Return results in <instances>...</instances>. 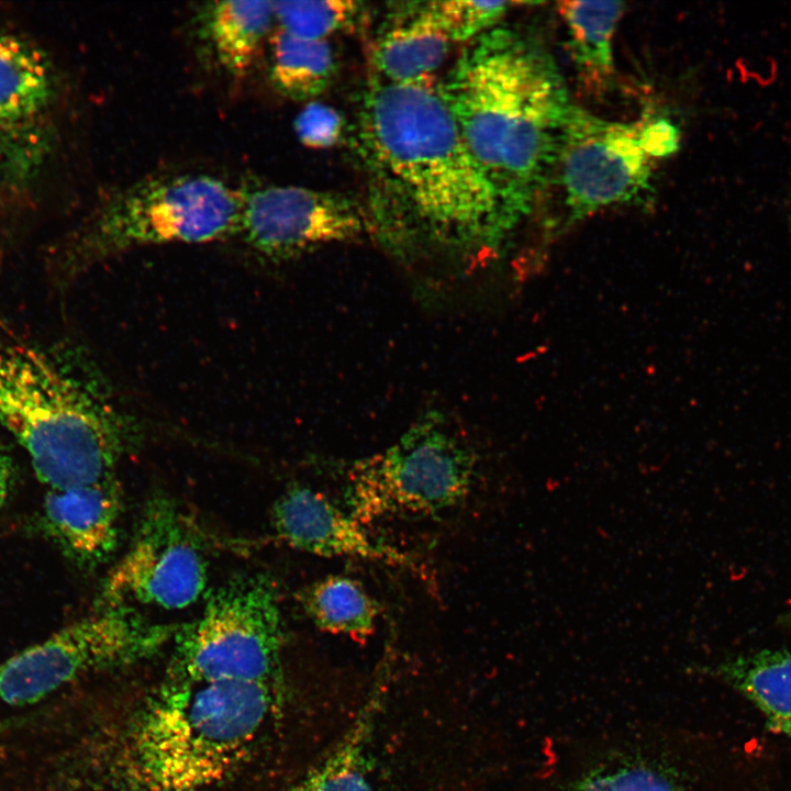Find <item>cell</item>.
<instances>
[{"label":"cell","instance_id":"cell-15","mask_svg":"<svg viewBox=\"0 0 791 791\" xmlns=\"http://www.w3.org/2000/svg\"><path fill=\"white\" fill-rule=\"evenodd\" d=\"M430 2L401 8L377 38L372 60L383 81L396 85H431L452 45Z\"/></svg>","mask_w":791,"mask_h":791},{"label":"cell","instance_id":"cell-5","mask_svg":"<svg viewBox=\"0 0 791 791\" xmlns=\"http://www.w3.org/2000/svg\"><path fill=\"white\" fill-rule=\"evenodd\" d=\"M238 188L204 174L148 177L111 193L71 237L59 268L65 278L125 250L199 244L236 235Z\"/></svg>","mask_w":791,"mask_h":791},{"label":"cell","instance_id":"cell-17","mask_svg":"<svg viewBox=\"0 0 791 791\" xmlns=\"http://www.w3.org/2000/svg\"><path fill=\"white\" fill-rule=\"evenodd\" d=\"M350 727L327 757L288 791H377L370 747L386 694L385 665Z\"/></svg>","mask_w":791,"mask_h":791},{"label":"cell","instance_id":"cell-14","mask_svg":"<svg viewBox=\"0 0 791 791\" xmlns=\"http://www.w3.org/2000/svg\"><path fill=\"white\" fill-rule=\"evenodd\" d=\"M122 493L115 478L63 490L49 489L42 527L73 561L96 566L108 560L120 539Z\"/></svg>","mask_w":791,"mask_h":791},{"label":"cell","instance_id":"cell-24","mask_svg":"<svg viewBox=\"0 0 791 791\" xmlns=\"http://www.w3.org/2000/svg\"><path fill=\"white\" fill-rule=\"evenodd\" d=\"M573 791H679L675 778L657 765L633 762L589 773Z\"/></svg>","mask_w":791,"mask_h":791},{"label":"cell","instance_id":"cell-26","mask_svg":"<svg viewBox=\"0 0 791 791\" xmlns=\"http://www.w3.org/2000/svg\"><path fill=\"white\" fill-rule=\"evenodd\" d=\"M643 140L647 153L653 158L666 157L679 147V131L666 119L645 121Z\"/></svg>","mask_w":791,"mask_h":791},{"label":"cell","instance_id":"cell-6","mask_svg":"<svg viewBox=\"0 0 791 791\" xmlns=\"http://www.w3.org/2000/svg\"><path fill=\"white\" fill-rule=\"evenodd\" d=\"M478 456L439 412H430L387 449L348 471L346 502L359 523L388 515L438 516L469 495Z\"/></svg>","mask_w":791,"mask_h":791},{"label":"cell","instance_id":"cell-2","mask_svg":"<svg viewBox=\"0 0 791 791\" xmlns=\"http://www.w3.org/2000/svg\"><path fill=\"white\" fill-rule=\"evenodd\" d=\"M438 91L511 232L554 172L572 105L555 59L536 38L495 26L474 40Z\"/></svg>","mask_w":791,"mask_h":791},{"label":"cell","instance_id":"cell-11","mask_svg":"<svg viewBox=\"0 0 791 791\" xmlns=\"http://www.w3.org/2000/svg\"><path fill=\"white\" fill-rule=\"evenodd\" d=\"M236 235L257 255L286 260L374 234L369 211L339 193L250 181L238 187Z\"/></svg>","mask_w":791,"mask_h":791},{"label":"cell","instance_id":"cell-21","mask_svg":"<svg viewBox=\"0 0 791 791\" xmlns=\"http://www.w3.org/2000/svg\"><path fill=\"white\" fill-rule=\"evenodd\" d=\"M269 40L268 77L282 96L308 101L322 94L336 73L327 40H308L278 29Z\"/></svg>","mask_w":791,"mask_h":791},{"label":"cell","instance_id":"cell-25","mask_svg":"<svg viewBox=\"0 0 791 791\" xmlns=\"http://www.w3.org/2000/svg\"><path fill=\"white\" fill-rule=\"evenodd\" d=\"M343 116L332 107L311 101L297 115L294 131L299 141L309 148L325 149L343 136Z\"/></svg>","mask_w":791,"mask_h":791},{"label":"cell","instance_id":"cell-3","mask_svg":"<svg viewBox=\"0 0 791 791\" xmlns=\"http://www.w3.org/2000/svg\"><path fill=\"white\" fill-rule=\"evenodd\" d=\"M0 425L53 490L115 478L140 437L137 421L99 371H66L19 345H0Z\"/></svg>","mask_w":791,"mask_h":791},{"label":"cell","instance_id":"cell-19","mask_svg":"<svg viewBox=\"0 0 791 791\" xmlns=\"http://www.w3.org/2000/svg\"><path fill=\"white\" fill-rule=\"evenodd\" d=\"M571 60L591 87L603 88L614 73L612 38L624 12L622 1H560Z\"/></svg>","mask_w":791,"mask_h":791},{"label":"cell","instance_id":"cell-12","mask_svg":"<svg viewBox=\"0 0 791 791\" xmlns=\"http://www.w3.org/2000/svg\"><path fill=\"white\" fill-rule=\"evenodd\" d=\"M56 80L34 44L0 31V188L26 189L52 148Z\"/></svg>","mask_w":791,"mask_h":791},{"label":"cell","instance_id":"cell-22","mask_svg":"<svg viewBox=\"0 0 791 791\" xmlns=\"http://www.w3.org/2000/svg\"><path fill=\"white\" fill-rule=\"evenodd\" d=\"M278 29L308 40H327L355 25L360 4L348 0L274 1Z\"/></svg>","mask_w":791,"mask_h":791},{"label":"cell","instance_id":"cell-1","mask_svg":"<svg viewBox=\"0 0 791 791\" xmlns=\"http://www.w3.org/2000/svg\"><path fill=\"white\" fill-rule=\"evenodd\" d=\"M354 134L378 201L374 234L399 247L414 241L467 255L497 248L510 233L432 85L372 83Z\"/></svg>","mask_w":791,"mask_h":791},{"label":"cell","instance_id":"cell-4","mask_svg":"<svg viewBox=\"0 0 791 791\" xmlns=\"http://www.w3.org/2000/svg\"><path fill=\"white\" fill-rule=\"evenodd\" d=\"M276 687L169 677L127 729L119 756L137 791H205L231 772L274 706Z\"/></svg>","mask_w":791,"mask_h":791},{"label":"cell","instance_id":"cell-20","mask_svg":"<svg viewBox=\"0 0 791 791\" xmlns=\"http://www.w3.org/2000/svg\"><path fill=\"white\" fill-rule=\"evenodd\" d=\"M310 621L321 631L366 640L375 631L379 608L363 584L350 577L319 579L297 595Z\"/></svg>","mask_w":791,"mask_h":791},{"label":"cell","instance_id":"cell-27","mask_svg":"<svg viewBox=\"0 0 791 791\" xmlns=\"http://www.w3.org/2000/svg\"><path fill=\"white\" fill-rule=\"evenodd\" d=\"M13 478V464L9 456L0 454V509L5 503Z\"/></svg>","mask_w":791,"mask_h":791},{"label":"cell","instance_id":"cell-9","mask_svg":"<svg viewBox=\"0 0 791 791\" xmlns=\"http://www.w3.org/2000/svg\"><path fill=\"white\" fill-rule=\"evenodd\" d=\"M208 583V561L193 528L165 495L148 500L135 535L107 577L101 606H190Z\"/></svg>","mask_w":791,"mask_h":791},{"label":"cell","instance_id":"cell-23","mask_svg":"<svg viewBox=\"0 0 791 791\" xmlns=\"http://www.w3.org/2000/svg\"><path fill=\"white\" fill-rule=\"evenodd\" d=\"M431 9L450 41H474L495 27L511 5L508 1H432Z\"/></svg>","mask_w":791,"mask_h":791},{"label":"cell","instance_id":"cell-8","mask_svg":"<svg viewBox=\"0 0 791 791\" xmlns=\"http://www.w3.org/2000/svg\"><path fill=\"white\" fill-rule=\"evenodd\" d=\"M178 628L153 622L133 606H100L0 662V700L29 705L80 677L149 659L172 642Z\"/></svg>","mask_w":791,"mask_h":791},{"label":"cell","instance_id":"cell-13","mask_svg":"<svg viewBox=\"0 0 791 791\" xmlns=\"http://www.w3.org/2000/svg\"><path fill=\"white\" fill-rule=\"evenodd\" d=\"M270 525L281 543L309 554L356 557L421 570L414 557L375 541L349 513L307 486L293 484L276 499Z\"/></svg>","mask_w":791,"mask_h":791},{"label":"cell","instance_id":"cell-16","mask_svg":"<svg viewBox=\"0 0 791 791\" xmlns=\"http://www.w3.org/2000/svg\"><path fill=\"white\" fill-rule=\"evenodd\" d=\"M274 25V1H212L201 4L194 14L200 43L231 78L248 73Z\"/></svg>","mask_w":791,"mask_h":791},{"label":"cell","instance_id":"cell-7","mask_svg":"<svg viewBox=\"0 0 791 791\" xmlns=\"http://www.w3.org/2000/svg\"><path fill=\"white\" fill-rule=\"evenodd\" d=\"M172 642L169 677L279 686L286 632L275 582L261 573L231 578Z\"/></svg>","mask_w":791,"mask_h":791},{"label":"cell","instance_id":"cell-18","mask_svg":"<svg viewBox=\"0 0 791 791\" xmlns=\"http://www.w3.org/2000/svg\"><path fill=\"white\" fill-rule=\"evenodd\" d=\"M708 669L749 700L773 731L791 738V653L750 651L724 658Z\"/></svg>","mask_w":791,"mask_h":791},{"label":"cell","instance_id":"cell-10","mask_svg":"<svg viewBox=\"0 0 791 791\" xmlns=\"http://www.w3.org/2000/svg\"><path fill=\"white\" fill-rule=\"evenodd\" d=\"M644 123L611 121L571 105L554 170L572 220L650 190L654 158L644 144Z\"/></svg>","mask_w":791,"mask_h":791}]
</instances>
